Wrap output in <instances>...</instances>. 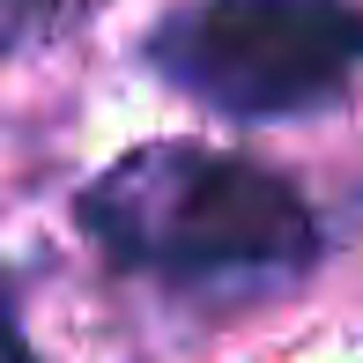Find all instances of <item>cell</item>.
Returning <instances> with one entry per match:
<instances>
[{"label": "cell", "instance_id": "4", "mask_svg": "<svg viewBox=\"0 0 363 363\" xmlns=\"http://www.w3.org/2000/svg\"><path fill=\"white\" fill-rule=\"evenodd\" d=\"M0 363H38V356H30V341H23V319H15L8 274H0Z\"/></svg>", "mask_w": 363, "mask_h": 363}, {"label": "cell", "instance_id": "3", "mask_svg": "<svg viewBox=\"0 0 363 363\" xmlns=\"http://www.w3.org/2000/svg\"><path fill=\"white\" fill-rule=\"evenodd\" d=\"M111 0H0V52H38V45L74 38L89 15H104Z\"/></svg>", "mask_w": 363, "mask_h": 363}, {"label": "cell", "instance_id": "1", "mask_svg": "<svg viewBox=\"0 0 363 363\" xmlns=\"http://www.w3.org/2000/svg\"><path fill=\"white\" fill-rule=\"evenodd\" d=\"M82 238L119 274L193 296H267L319 259V223L282 171L201 141H148L89 178Z\"/></svg>", "mask_w": 363, "mask_h": 363}, {"label": "cell", "instance_id": "2", "mask_svg": "<svg viewBox=\"0 0 363 363\" xmlns=\"http://www.w3.org/2000/svg\"><path fill=\"white\" fill-rule=\"evenodd\" d=\"M141 60L223 119H304L363 74L356 0H178Z\"/></svg>", "mask_w": 363, "mask_h": 363}]
</instances>
